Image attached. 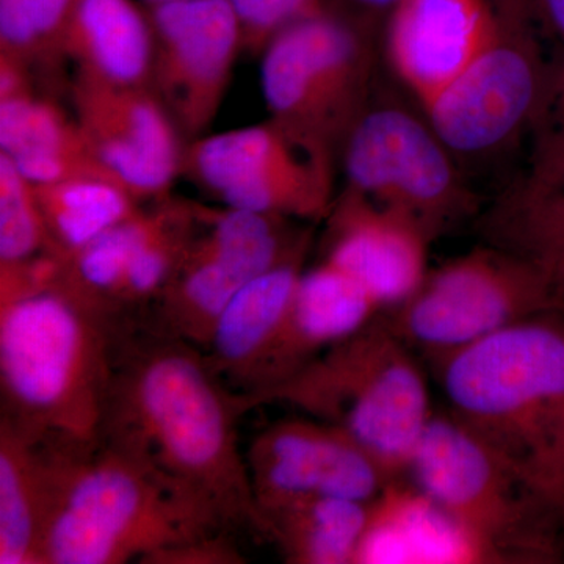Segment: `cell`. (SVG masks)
I'll list each match as a JSON object with an SVG mask.
<instances>
[{"label": "cell", "instance_id": "1", "mask_svg": "<svg viewBox=\"0 0 564 564\" xmlns=\"http://www.w3.org/2000/svg\"><path fill=\"white\" fill-rule=\"evenodd\" d=\"M240 414L198 347L143 322L113 328L99 441L207 505L232 532L270 540L237 436Z\"/></svg>", "mask_w": 564, "mask_h": 564}, {"label": "cell", "instance_id": "2", "mask_svg": "<svg viewBox=\"0 0 564 564\" xmlns=\"http://www.w3.org/2000/svg\"><path fill=\"white\" fill-rule=\"evenodd\" d=\"M43 443L44 564H155L185 545L234 533L207 505L101 441Z\"/></svg>", "mask_w": 564, "mask_h": 564}, {"label": "cell", "instance_id": "3", "mask_svg": "<svg viewBox=\"0 0 564 564\" xmlns=\"http://www.w3.org/2000/svg\"><path fill=\"white\" fill-rule=\"evenodd\" d=\"M554 315L437 361L451 413L564 525V322Z\"/></svg>", "mask_w": 564, "mask_h": 564}, {"label": "cell", "instance_id": "4", "mask_svg": "<svg viewBox=\"0 0 564 564\" xmlns=\"http://www.w3.org/2000/svg\"><path fill=\"white\" fill-rule=\"evenodd\" d=\"M113 328L57 285L0 300L2 417L36 436L98 443Z\"/></svg>", "mask_w": 564, "mask_h": 564}, {"label": "cell", "instance_id": "5", "mask_svg": "<svg viewBox=\"0 0 564 564\" xmlns=\"http://www.w3.org/2000/svg\"><path fill=\"white\" fill-rule=\"evenodd\" d=\"M411 345L375 317L280 384L239 400L242 411L285 403L350 434L389 481L410 469L430 419L429 386Z\"/></svg>", "mask_w": 564, "mask_h": 564}, {"label": "cell", "instance_id": "6", "mask_svg": "<svg viewBox=\"0 0 564 564\" xmlns=\"http://www.w3.org/2000/svg\"><path fill=\"white\" fill-rule=\"evenodd\" d=\"M408 474L484 549L489 563H564V525L454 414L430 419Z\"/></svg>", "mask_w": 564, "mask_h": 564}, {"label": "cell", "instance_id": "7", "mask_svg": "<svg viewBox=\"0 0 564 564\" xmlns=\"http://www.w3.org/2000/svg\"><path fill=\"white\" fill-rule=\"evenodd\" d=\"M491 40L469 69L426 107L456 159L485 161L544 124L556 104L558 69L549 66L534 0H489Z\"/></svg>", "mask_w": 564, "mask_h": 564}, {"label": "cell", "instance_id": "8", "mask_svg": "<svg viewBox=\"0 0 564 564\" xmlns=\"http://www.w3.org/2000/svg\"><path fill=\"white\" fill-rule=\"evenodd\" d=\"M378 41L326 11L282 29L261 54L272 120L339 161L375 91Z\"/></svg>", "mask_w": 564, "mask_h": 564}, {"label": "cell", "instance_id": "9", "mask_svg": "<svg viewBox=\"0 0 564 564\" xmlns=\"http://www.w3.org/2000/svg\"><path fill=\"white\" fill-rule=\"evenodd\" d=\"M339 161L345 188L406 215L433 240L477 210L458 159L426 115L377 88L348 132Z\"/></svg>", "mask_w": 564, "mask_h": 564}, {"label": "cell", "instance_id": "10", "mask_svg": "<svg viewBox=\"0 0 564 564\" xmlns=\"http://www.w3.org/2000/svg\"><path fill=\"white\" fill-rule=\"evenodd\" d=\"M391 311L393 329L437 359L519 323L563 313L540 270L489 243L429 270Z\"/></svg>", "mask_w": 564, "mask_h": 564}, {"label": "cell", "instance_id": "11", "mask_svg": "<svg viewBox=\"0 0 564 564\" xmlns=\"http://www.w3.org/2000/svg\"><path fill=\"white\" fill-rule=\"evenodd\" d=\"M310 234L291 218L202 207V220L172 280L151 304V328L206 350L215 323L247 282L306 258Z\"/></svg>", "mask_w": 564, "mask_h": 564}, {"label": "cell", "instance_id": "12", "mask_svg": "<svg viewBox=\"0 0 564 564\" xmlns=\"http://www.w3.org/2000/svg\"><path fill=\"white\" fill-rule=\"evenodd\" d=\"M336 162L270 118L191 141L182 174L225 207L318 220L329 214L336 199Z\"/></svg>", "mask_w": 564, "mask_h": 564}, {"label": "cell", "instance_id": "13", "mask_svg": "<svg viewBox=\"0 0 564 564\" xmlns=\"http://www.w3.org/2000/svg\"><path fill=\"white\" fill-rule=\"evenodd\" d=\"M143 6L154 33L151 91L191 143L214 124L245 51L239 14L231 0Z\"/></svg>", "mask_w": 564, "mask_h": 564}, {"label": "cell", "instance_id": "14", "mask_svg": "<svg viewBox=\"0 0 564 564\" xmlns=\"http://www.w3.org/2000/svg\"><path fill=\"white\" fill-rule=\"evenodd\" d=\"M245 459L263 518L304 497H345L369 503L389 484L381 467L350 434L307 415L267 426L252 440Z\"/></svg>", "mask_w": 564, "mask_h": 564}, {"label": "cell", "instance_id": "15", "mask_svg": "<svg viewBox=\"0 0 564 564\" xmlns=\"http://www.w3.org/2000/svg\"><path fill=\"white\" fill-rule=\"evenodd\" d=\"M74 118L98 161L139 202L166 198L188 141L150 87H113L76 77Z\"/></svg>", "mask_w": 564, "mask_h": 564}, {"label": "cell", "instance_id": "16", "mask_svg": "<svg viewBox=\"0 0 564 564\" xmlns=\"http://www.w3.org/2000/svg\"><path fill=\"white\" fill-rule=\"evenodd\" d=\"M326 218L323 261L358 282L380 310L400 306L429 273L433 239L406 215L345 188Z\"/></svg>", "mask_w": 564, "mask_h": 564}, {"label": "cell", "instance_id": "17", "mask_svg": "<svg viewBox=\"0 0 564 564\" xmlns=\"http://www.w3.org/2000/svg\"><path fill=\"white\" fill-rule=\"evenodd\" d=\"M492 31L489 0H402L381 40L393 73L425 110L469 69Z\"/></svg>", "mask_w": 564, "mask_h": 564}, {"label": "cell", "instance_id": "18", "mask_svg": "<svg viewBox=\"0 0 564 564\" xmlns=\"http://www.w3.org/2000/svg\"><path fill=\"white\" fill-rule=\"evenodd\" d=\"M380 311L358 282L322 261L300 276L280 328L236 395L245 399L288 380Z\"/></svg>", "mask_w": 564, "mask_h": 564}, {"label": "cell", "instance_id": "19", "mask_svg": "<svg viewBox=\"0 0 564 564\" xmlns=\"http://www.w3.org/2000/svg\"><path fill=\"white\" fill-rule=\"evenodd\" d=\"M489 563L484 549L419 486L389 481L369 502L352 564Z\"/></svg>", "mask_w": 564, "mask_h": 564}, {"label": "cell", "instance_id": "20", "mask_svg": "<svg viewBox=\"0 0 564 564\" xmlns=\"http://www.w3.org/2000/svg\"><path fill=\"white\" fill-rule=\"evenodd\" d=\"M61 58L76 77L113 85L150 87L154 33L140 0H76L61 41Z\"/></svg>", "mask_w": 564, "mask_h": 564}, {"label": "cell", "instance_id": "21", "mask_svg": "<svg viewBox=\"0 0 564 564\" xmlns=\"http://www.w3.org/2000/svg\"><path fill=\"white\" fill-rule=\"evenodd\" d=\"M0 152L33 185L101 180L122 187L93 154L76 118L41 98L33 87L0 96Z\"/></svg>", "mask_w": 564, "mask_h": 564}, {"label": "cell", "instance_id": "22", "mask_svg": "<svg viewBox=\"0 0 564 564\" xmlns=\"http://www.w3.org/2000/svg\"><path fill=\"white\" fill-rule=\"evenodd\" d=\"M303 262L293 259L247 282L218 317L203 352L223 383H247L288 313Z\"/></svg>", "mask_w": 564, "mask_h": 564}, {"label": "cell", "instance_id": "23", "mask_svg": "<svg viewBox=\"0 0 564 564\" xmlns=\"http://www.w3.org/2000/svg\"><path fill=\"white\" fill-rule=\"evenodd\" d=\"M50 475L43 440L0 422V564H44Z\"/></svg>", "mask_w": 564, "mask_h": 564}, {"label": "cell", "instance_id": "24", "mask_svg": "<svg viewBox=\"0 0 564 564\" xmlns=\"http://www.w3.org/2000/svg\"><path fill=\"white\" fill-rule=\"evenodd\" d=\"M481 232L486 243L540 270L564 313V193L544 191L521 177L486 212Z\"/></svg>", "mask_w": 564, "mask_h": 564}, {"label": "cell", "instance_id": "25", "mask_svg": "<svg viewBox=\"0 0 564 564\" xmlns=\"http://www.w3.org/2000/svg\"><path fill=\"white\" fill-rule=\"evenodd\" d=\"M270 541L293 564H352L369 503L345 497L315 496L282 505L265 516Z\"/></svg>", "mask_w": 564, "mask_h": 564}, {"label": "cell", "instance_id": "26", "mask_svg": "<svg viewBox=\"0 0 564 564\" xmlns=\"http://www.w3.org/2000/svg\"><path fill=\"white\" fill-rule=\"evenodd\" d=\"M33 187L55 256L61 259L140 210L139 199L110 181L76 180Z\"/></svg>", "mask_w": 564, "mask_h": 564}, {"label": "cell", "instance_id": "27", "mask_svg": "<svg viewBox=\"0 0 564 564\" xmlns=\"http://www.w3.org/2000/svg\"><path fill=\"white\" fill-rule=\"evenodd\" d=\"M54 254L35 187L0 152V267Z\"/></svg>", "mask_w": 564, "mask_h": 564}, {"label": "cell", "instance_id": "28", "mask_svg": "<svg viewBox=\"0 0 564 564\" xmlns=\"http://www.w3.org/2000/svg\"><path fill=\"white\" fill-rule=\"evenodd\" d=\"M243 32V50L261 55L270 40L292 22L322 13L321 0H231Z\"/></svg>", "mask_w": 564, "mask_h": 564}, {"label": "cell", "instance_id": "29", "mask_svg": "<svg viewBox=\"0 0 564 564\" xmlns=\"http://www.w3.org/2000/svg\"><path fill=\"white\" fill-rule=\"evenodd\" d=\"M543 126L522 177L544 191L564 193V118Z\"/></svg>", "mask_w": 564, "mask_h": 564}, {"label": "cell", "instance_id": "30", "mask_svg": "<svg viewBox=\"0 0 564 564\" xmlns=\"http://www.w3.org/2000/svg\"><path fill=\"white\" fill-rule=\"evenodd\" d=\"M402 0H321L323 11L381 40L386 22Z\"/></svg>", "mask_w": 564, "mask_h": 564}, {"label": "cell", "instance_id": "31", "mask_svg": "<svg viewBox=\"0 0 564 564\" xmlns=\"http://www.w3.org/2000/svg\"><path fill=\"white\" fill-rule=\"evenodd\" d=\"M544 29L562 44V65L558 68V85L564 80V0H534ZM558 93V88H556Z\"/></svg>", "mask_w": 564, "mask_h": 564}, {"label": "cell", "instance_id": "32", "mask_svg": "<svg viewBox=\"0 0 564 564\" xmlns=\"http://www.w3.org/2000/svg\"><path fill=\"white\" fill-rule=\"evenodd\" d=\"M556 104L564 107V80L558 85V93H556Z\"/></svg>", "mask_w": 564, "mask_h": 564}, {"label": "cell", "instance_id": "33", "mask_svg": "<svg viewBox=\"0 0 564 564\" xmlns=\"http://www.w3.org/2000/svg\"><path fill=\"white\" fill-rule=\"evenodd\" d=\"M143 3H162V2H174V0H140Z\"/></svg>", "mask_w": 564, "mask_h": 564}]
</instances>
